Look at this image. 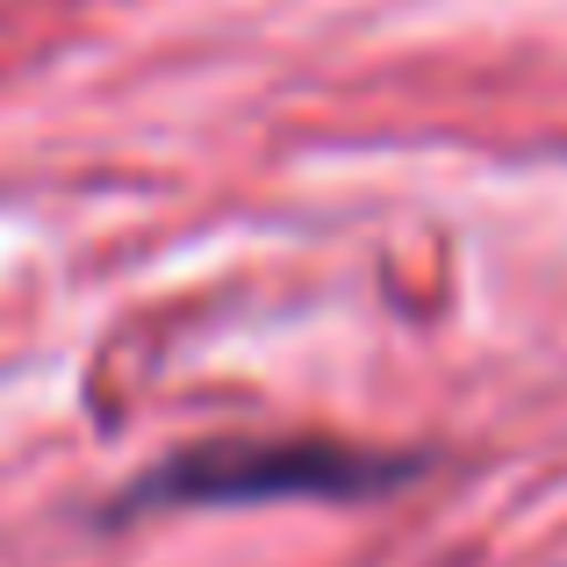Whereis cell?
<instances>
[{"label":"cell","mask_w":567,"mask_h":567,"mask_svg":"<svg viewBox=\"0 0 567 567\" xmlns=\"http://www.w3.org/2000/svg\"><path fill=\"white\" fill-rule=\"evenodd\" d=\"M402 482V460H367L352 445L317 439H259V445H208L166 460L152 496L173 503H266V496H367Z\"/></svg>","instance_id":"cell-1"}]
</instances>
